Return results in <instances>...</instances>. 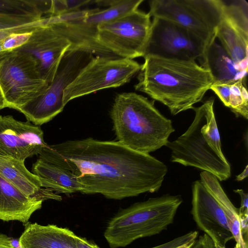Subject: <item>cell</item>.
Masks as SVG:
<instances>
[{"mask_svg": "<svg viewBox=\"0 0 248 248\" xmlns=\"http://www.w3.org/2000/svg\"><path fill=\"white\" fill-rule=\"evenodd\" d=\"M5 108H7L6 103L0 88V110Z\"/></svg>", "mask_w": 248, "mask_h": 248, "instance_id": "cell-36", "label": "cell"}, {"mask_svg": "<svg viewBox=\"0 0 248 248\" xmlns=\"http://www.w3.org/2000/svg\"><path fill=\"white\" fill-rule=\"evenodd\" d=\"M43 201L26 196L0 174V220L18 221L24 225L40 209Z\"/></svg>", "mask_w": 248, "mask_h": 248, "instance_id": "cell-18", "label": "cell"}, {"mask_svg": "<svg viewBox=\"0 0 248 248\" xmlns=\"http://www.w3.org/2000/svg\"><path fill=\"white\" fill-rule=\"evenodd\" d=\"M6 51H4L1 46V41H0V58L4 55Z\"/></svg>", "mask_w": 248, "mask_h": 248, "instance_id": "cell-37", "label": "cell"}, {"mask_svg": "<svg viewBox=\"0 0 248 248\" xmlns=\"http://www.w3.org/2000/svg\"><path fill=\"white\" fill-rule=\"evenodd\" d=\"M248 175V165H247L243 171L239 175L236 176V180L237 181H241L247 177Z\"/></svg>", "mask_w": 248, "mask_h": 248, "instance_id": "cell-34", "label": "cell"}, {"mask_svg": "<svg viewBox=\"0 0 248 248\" xmlns=\"http://www.w3.org/2000/svg\"><path fill=\"white\" fill-rule=\"evenodd\" d=\"M31 31L12 33L1 40L3 50L11 51L24 45L30 38Z\"/></svg>", "mask_w": 248, "mask_h": 248, "instance_id": "cell-27", "label": "cell"}, {"mask_svg": "<svg viewBox=\"0 0 248 248\" xmlns=\"http://www.w3.org/2000/svg\"><path fill=\"white\" fill-rule=\"evenodd\" d=\"M47 145L40 126L0 115V155L25 161Z\"/></svg>", "mask_w": 248, "mask_h": 248, "instance_id": "cell-14", "label": "cell"}, {"mask_svg": "<svg viewBox=\"0 0 248 248\" xmlns=\"http://www.w3.org/2000/svg\"><path fill=\"white\" fill-rule=\"evenodd\" d=\"M182 202L180 195L165 194L134 203L111 217L104 236L110 248H118L158 234L173 223Z\"/></svg>", "mask_w": 248, "mask_h": 248, "instance_id": "cell-5", "label": "cell"}, {"mask_svg": "<svg viewBox=\"0 0 248 248\" xmlns=\"http://www.w3.org/2000/svg\"><path fill=\"white\" fill-rule=\"evenodd\" d=\"M200 176L201 181L215 198L224 212L236 244L240 248H248V243L244 241L241 231L238 208L231 202L216 176L210 172L202 171Z\"/></svg>", "mask_w": 248, "mask_h": 248, "instance_id": "cell-21", "label": "cell"}, {"mask_svg": "<svg viewBox=\"0 0 248 248\" xmlns=\"http://www.w3.org/2000/svg\"><path fill=\"white\" fill-rule=\"evenodd\" d=\"M217 38L228 56L236 63L248 60V34L221 16Z\"/></svg>", "mask_w": 248, "mask_h": 248, "instance_id": "cell-22", "label": "cell"}, {"mask_svg": "<svg viewBox=\"0 0 248 248\" xmlns=\"http://www.w3.org/2000/svg\"><path fill=\"white\" fill-rule=\"evenodd\" d=\"M234 192L238 194L240 197L241 204L239 210V217L248 216V194L245 193L243 189H236Z\"/></svg>", "mask_w": 248, "mask_h": 248, "instance_id": "cell-30", "label": "cell"}, {"mask_svg": "<svg viewBox=\"0 0 248 248\" xmlns=\"http://www.w3.org/2000/svg\"><path fill=\"white\" fill-rule=\"evenodd\" d=\"M192 195L191 213L197 226L215 244L225 247L234 239L219 203L201 181L193 183Z\"/></svg>", "mask_w": 248, "mask_h": 248, "instance_id": "cell-15", "label": "cell"}, {"mask_svg": "<svg viewBox=\"0 0 248 248\" xmlns=\"http://www.w3.org/2000/svg\"><path fill=\"white\" fill-rule=\"evenodd\" d=\"M144 0H99L97 4L106 9H90L86 14L75 18L62 19L52 24L71 42V47L90 51L95 56L118 57L97 41L98 27L138 9Z\"/></svg>", "mask_w": 248, "mask_h": 248, "instance_id": "cell-7", "label": "cell"}, {"mask_svg": "<svg viewBox=\"0 0 248 248\" xmlns=\"http://www.w3.org/2000/svg\"><path fill=\"white\" fill-rule=\"evenodd\" d=\"M110 116L118 141L142 153L166 146L175 131L171 121L155 107L154 100L133 92L115 96Z\"/></svg>", "mask_w": 248, "mask_h": 248, "instance_id": "cell-3", "label": "cell"}, {"mask_svg": "<svg viewBox=\"0 0 248 248\" xmlns=\"http://www.w3.org/2000/svg\"><path fill=\"white\" fill-rule=\"evenodd\" d=\"M231 84L214 83L210 87V90L217 94L224 106L229 108Z\"/></svg>", "mask_w": 248, "mask_h": 248, "instance_id": "cell-29", "label": "cell"}, {"mask_svg": "<svg viewBox=\"0 0 248 248\" xmlns=\"http://www.w3.org/2000/svg\"><path fill=\"white\" fill-rule=\"evenodd\" d=\"M76 235L67 228L28 222L18 241L20 248H76Z\"/></svg>", "mask_w": 248, "mask_h": 248, "instance_id": "cell-17", "label": "cell"}, {"mask_svg": "<svg viewBox=\"0 0 248 248\" xmlns=\"http://www.w3.org/2000/svg\"><path fill=\"white\" fill-rule=\"evenodd\" d=\"M31 172L38 177L42 187L57 194H69L82 189L81 184L70 171L40 158L33 163Z\"/></svg>", "mask_w": 248, "mask_h": 248, "instance_id": "cell-19", "label": "cell"}, {"mask_svg": "<svg viewBox=\"0 0 248 248\" xmlns=\"http://www.w3.org/2000/svg\"><path fill=\"white\" fill-rule=\"evenodd\" d=\"M51 0H0V15L24 16L42 18L48 14Z\"/></svg>", "mask_w": 248, "mask_h": 248, "instance_id": "cell-23", "label": "cell"}, {"mask_svg": "<svg viewBox=\"0 0 248 248\" xmlns=\"http://www.w3.org/2000/svg\"><path fill=\"white\" fill-rule=\"evenodd\" d=\"M136 91L167 106L175 115L201 101L214 83L210 71L194 60L144 58Z\"/></svg>", "mask_w": 248, "mask_h": 248, "instance_id": "cell-2", "label": "cell"}, {"mask_svg": "<svg viewBox=\"0 0 248 248\" xmlns=\"http://www.w3.org/2000/svg\"><path fill=\"white\" fill-rule=\"evenodd\" d=\"M16 241L12 238L0 233V248H19V242L16 244Z\"/></svg>", "mask_w": 248, "mask_h": 248, "instance_id": "cell-32", "label": "cell"}, {"mask_svg": "<svg viewBox=\"0 0 248 248\" xmlns=\"http://www.w3.org/2000/svg\"><path fill=\"white\" fill-rule=\"evenodd\" d=\"M38 155L70 171L82 186L80 193L111 200L156 192L168 171L164 163L149 154L93 138L47 145Z\"/></svg>", "mask_w": 248, "mask_h": 248, "instance_id": "cell-1", "label": "cell"}, {"mask_svg": "<svg viewBox=\"0 0 248 248\" xmlns=\"http://www.w3.org/2000/svg\"><path fill=\"white\" fill-rule=\"evenodd\" d=\"M245 79H239L230 85L229 108L236 114L248 118V93Z\"/></svg>", "mask_w": 248, "mask_h": 248, "instance_id": "cell-25", "label": "cell"}, {"mask_svg": "<svg viewBox=\"0 0 248 248\" xmlns=\"http://www.w3.org/2000/svg\"><path fill=\"white\" fill-rule=\"evenodd\" d=\"M205 50L202 43L178 24L160 17H153L143 58L198 60L202 66Z\"/></svg>", "mask_w": 248, "mask_h": 248, "instance_id": "cell-12", "label": "cell"}, {"mask_svg": "<svg viewBox=\"0 0 248 248\" xmlns=\"http://www.w3.org/2000/svg\"><path fill=\"white\" fill-rule=\"evenodd\" d=\"M202 66L210 71L214 79L213 84H232L245 78L247 74L241 70L238 64L216 41L208 49Z\"/></svg>", "mask_w": 248, "mask_h": 248, "instance_id": "cell-20", "label": "cell"}, {"mask_svg": "<svg viewBox=\"0 0 248 248\" xmlns=\"http://www.w3.org/2000/svg\"><path fill=\"white\" fill-rule=\"evenodd\" d=\"M215 248H225V247L221 246L216 244H215Z\"/></svg>", "mask_w": 248, "mask_h": 248, "instance_id": "cell-38", "label": "cell"}, {"mask_svg": "<svg viewBox=\"0 0 248 248\" xmlns=\"http://www.w3.org/2000/svg\"><path fill=\"white\" fill-rule=\"evenodd\" d=\"M149 5L151 17L167 19L186 29L202 43L205 56L216 41L221 20L217 0H152Z\"/></svg>", "mask_w": 248, "mask_h": 248, "instance_id": "cell-6", "label": "cell"}, {"mask_svg": "<svg viewBox=\"0 0 248 248\" xmlns=\"http://www.w3.org/2000/svg\"><path fill=\"white\" fill-rule=\"evenodd\" d=\"M234 248H240V246L237 244H236Z\"/></svg>", "mask_w": 248, "mask_h": 248, "instance_id": "cell-39", "label": "cell"}, {"mask_svg": "<svg viewBox=\"0 0 248 248\" xmlns=\"http://www.w3.org/2000/svg\"><path fill=\"white\" fill-rule=\"evenodd\" d=\"M190 248H215L213 240L204 233L197 238L195 243Z\"/></svg>", "mask_w": 248, "mask_h": 248, "instance_id": "cell-31", "label": "cell"}, {"mask_svg": "<svg viewBox=\"0 0 248 248\" xmlns=\"http://www.w3.org/2000/svg\"><path fill=\"white\" fill-rule=\"evenodd\" d=\"M93 3L90 0H51L48 16H58L80 10V8Z\"/></svg>", "mask_w": 248, "mask_h": 248, "instance_id": "cell-26", "label": "cell"}, {"mask_svg": "<svg viewBox=\"0 0 248 248\" xmlns=\"http://www.w3.org/2000/svg\"><path fill=\"white\" fill-rule=\"evenodd\" d=\"M24 161L0 155V174L27 196L44 202L61 201L62 197L42 187L38 177L25 167Z\"/></svg>", "mask_w": 248, "mask_h": 248, "instance_id": "cell-16", "label": "cell"}, {"mask_svg": "<svg viewBox=\"0 0 248 248\" xmlns=\"http://www.w3.org/2000/svg\"><path fill=\"white\" fill-rule=\"evenodd\" d=\"M198 234L196 231H190L165 243L151 248H175L190 240L197 239Z\"/></svg>", "mask_w": 248, "mask_h": 248, "instance_id": "cell-28", "label": "cell"}, {"mask_svg": "<svg viewBox=\"0 0 248 248\" xmlns=\"http://www.w3.org/2000/svg\"><path fill=\"white\" fill-rule=\"evenodd\" d=\"M151 22L148 13L138 9L99 25L97 41L118 57L133 59L143 57Z\"/></svg>", "mask_w": 248, "mask_h": 248, "instance_id": "cell-11", "label": "cell"}, {"mask_svg": "<svg viewBox=\"0 0 248 248\" xmlns=\"http://www.w3.org/2000/svg\"><path fill=\"white\" fill-rule=\"evenodd\" d=\"M71 46L69 40L52 24H46L35 28L28 41L15 50L28 53L34 57L42 78L49 84L62 56Z\"/></svg>", "mask_w": 248, "mask_h": 248, "instance_id": "cell-13", "label": "cell"}, {"mask_svg": "<svg viewBox=\"0 0 248 248\" xmlns=\"http://www.w3.org/2000/svg\"><path fill=\"white\" fill-rule=\"evenodd\" d=\"M196 240H191L185 243L180 245L175 248H190L195 243Z\"/></svg>", "mask_w": 248, "mask_h": 248, "instance_id": "cell-35", "label": "cell"}, {"mask_svg": "<svg viewBox=\"0 0 248 248\" xmlns=\"http://www.w3.org/2000/svg\"><path fill=\"white\" fill-rule=\"evenodd\" d=\"M211 97L198 107H193L194 120L176 140L168 141L172 162L193 167L214 174L219 181L231 176V167L224 155Z\"/></svg>", "mask_w": 248, "mask_h": 248, "instance_id": "cell-4", "label": "cell"}, {"mask_svg": "<svg viewBox=\"0 0 248 248\" xmlns=\"http://www.w3.org/2000/svg\"><path fill=\"white\" fill-rule=\"evenodd\" d=\"M94 57L86 49L70 47L62 56L55 76L45 91L18 111L27 121L36 125L52 120L64 108V90Z\"/></svg>", "mask_w": 248, "mask_h": 248, "instance_id": "cell-8", "label": "cell"}, {"mask_svg": "<svg viewBox=\"0 0 248 248\" xmlns=\"http://www.w3.org/2000/svg\"><path fill=\"white\" fill-rule=\"evenodd\" d=\"M48 85L36 60L28 53L14 50L0 58V88L7 108L18 111L42 94Z\"/></svg>", "mask_w": 248, "mask_h": 248, "instance_id": "cell-9", "label": "cell"}, {"mask_svg": "<svg viewBox=\"0 0 248 248\" xmlns=\"http://www.w3.org/2000/svg\"><path fill=\"white\" fill-rule=\"evenodd\" d=\"M141 65L133 59L94 56L63 92V102L130 81Z\"/></svg>", "mask_w": 248, "mask_h": 248, "instance_id": "cell-10", "label": "cell"}, {"mask_svg": "<svg viewBox=\"0 0 248 248\" xmlns=\"http://www.w3.org/2000/svg\"><path fill=\"white\" fill-rule=\"evenodd\" d=\"M221 16L248 33V2L245 0H217Z\"/></svg>", "mask_w": 248, "mask_h": 248, "instance_id": "cell-24", "label": "cell"}, {"mask_svg": "<svg viewBox=\"0 0 248 248\" xmlns=\"http://www.w3.org/2000/svg\"><path fill=\"white\" fill-rule=\"evenodd\" d=\"M75 244L76 248H100L93 242L77 235L75 236Z\"/></svg>", "mask_w": 248, "mask_h": 248, "instance_id": "cell-33", "label": "cell"}]
</instances>
